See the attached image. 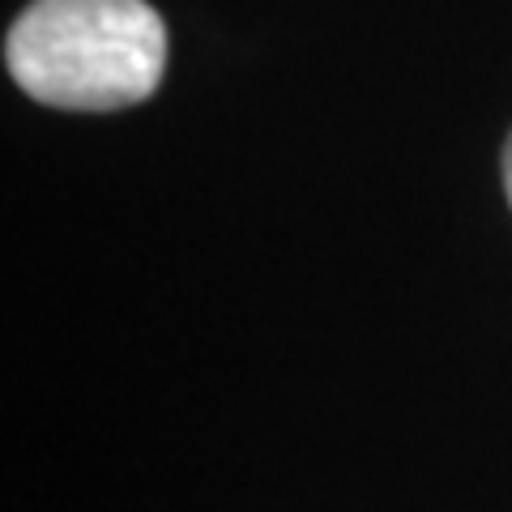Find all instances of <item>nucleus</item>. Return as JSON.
I'll return each instance as SVG.
<instances>
[{
	"label": "nucleus",
	"mask_w": 512,
	"mask_h": 512,
	"mask_svg": "<svg viewBox=\"0 0 512 512\" xmlns=\"http://www.w3.org/2000/svg\"><path fill=\"white\" fill-rule=\"evenodd\" d=\"M5 64L35 103L116 111L163 82L167 30L146 0H35L9 30Z\"/></svg>",
	"instance_id": "f257e3e1"
},
{
	"label": "nucleus",
	"mask_w": 512,
	"mask_h": 512,
	"mask_svg": "<svg viewBox=\"0 0 512 512\" xmlns=\"http://www.w3.org/2000/svg\"><path fill=\"white\" fill-rule=\"evenodd\" d=\"M504 188H508V201H512V141L504 150Z\"/></svg>",
	"instance_id": "f03ea898"
}]
</instances>
